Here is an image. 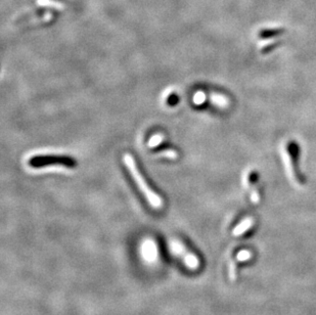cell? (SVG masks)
I'll return each mask as SVG.
<instances>
[{
  "mask_svg": "<svg viewBox=\"0 0 316 315\" xmlns=\"http://www.w3.org/2000/svg\"><path fill=\"white\" fill-rule=\"evenodd\" d=\"M163 140H164V135L162 133H157L150 138L149 146L150 148H156V146H158L159 144L162 143Z\"/></svg>",
  "mask_w": 316,
  "mask_h": 315,
  "instance_id": "cell-8",
  "label": "cell"
},
{
  "mask_svg": "<svg viewBox=\"0 0 316 315\" xmlns=\"http://www.w3.org/2000/svg\"><path fill=\"white\" fill-rule=\"evenodd\" d=\"M286 32L285 28H266L262 29L258 32V38L261 40L264 39H272L277 36L283 35Z\"/></svg>",
  "mask_w": 316,
  "mask_h": 315,
  "instance_id": "cell-5",
  "label": "cell"
},
{
  "mask_svg": "<svg viewBox=\"0 0 316 315\" xmlns=\"http://www.w3.org/2000/svg\"><path fill=\"white\" fill-rule=\"evenodd\" d=\"M142 253H143L144 258L147 261H154L157 258V256L159 255L157 244L153 240L145 241L143 244Z\"/></svg>",
  "mask_w": 316,
  "mask_h": 315,
  "instance_id": "cell-4",
  "label": "cell"
},
{
  "mask_svg": "<svg viewBox=\"0 0 316 315\" xmlns=\"http://www.w3.org/2000/svg\"><path fill=\"white\" fill-rule=\"evenodd\" d=\"M159 156H163L165 158H168V159H176L178 154L176 151L174 150H165V151H162L159 153Z\"/></svg>",
  "mask_w": 316,
  "mask_h": 315,
  "instance_id": "cell-10",
  "label": "cell"
},
{
  "mask_svg": "<svg viewBox=\"0 0 316 315\" xmlns=\"http://www.w3.org/2000/svg\"><path fill=\"white\" fill-rule=\"evenodd\" d=\"M184 263L189 268H197L199 265V258L194 253H186L184 255Z\"/></svg>",
  "mask_w": 316,
  "mask_h": 315,
  "instance_id": "cell-7",
  "label": "cell"
},
{
  "mask_svg": "<svg viewBox=\"0 0 316 315\" xmlns=\"http://www.w3.org/2000/svg\"><path fill=\"white\" fill-rule=\"evenodd\" d=\"M205 100H206L205 92L200 90V91L195 93V95H194V103L197 104V106H201V104H203L205 102Z\"/></svg>",
  "mask_w": 316,
  "mask_h": 315,
  "instance_id": "cell-9",
  "label": "cell"
},
{
  "mask_svg": "<svg viewBox=\"0 0 316 315\" xmlns=\"http://www.w3.org/2000/svg\"><path fill=\"white\" fill-rule=\"evenodd\" d=\"M210 99L212 101V103H214L215 106L219 107V108H226L228 106V98L226 96H224L223 94H219V93H213L210 95Z\"/></svg>",
  "mask_w": 316,
  "mask_h": 315,
  "instance_id": "cell-6",
  "label": "cell"
},
{
  "mask_svg": "<svg viewBox=\"0 0 316 315\" xmlns=\"http://www.w3.org/2000/svg\"><path fill=\"white\" fill-rule=\"evenodd\" d=\"M245 184L247 187L250 188V191L252 192V197L253 200L258 199V186H259V172L255 169H249L245 173L244 177Z\"/></svg>",
  "mask_w": 316,
  "mask_h": 315,
  "instance_id": "cell-3",
  "label": "cell"
},
{
  "mask_svg": "<svg viewBox=\"0 0 316 315\" xmlns=\"http://www.w3.org/2000/svg\"><path fill=\"white\" fill-rule=\"evenodd\" d=\"M282 155L285 162L287 173L292 181L298 185L305 184V177L301 173L300 161V148L299 144L292 139L286 140L282 145Z\"/></svg>",
  "mask_w": 316,
  "mask_h": 315,
  "instance_id": "cell-1",
  "label": "cell"
},
{
  "mask_svg": "<svg viewBox=\"0 0 316 315\" xmlns=\"http://www.w3.org/2000/svg\"><path fill=\"white\" fill-rule=\"evenodd\" d=\"M124 163L127 167V169L130 173V175L133 177L135 183L137 184L138 188L141 191V193L144 195V197L146 198V200L149 201V203L151 204V206L155 209H160L163 206V201L161 199V197L156 194L152 188L149 186V184L146 183V181L144 180V178L142 177L141 173L139 172V170L137 169V166L135 164V161L133 159V157L130 154H125L123 157Z\"/></svg>",
  "mask_w": 316,
  "mask_h": 315,
  "instance_id": "cell-2",
  "label": "cell"
}]
</instances>
